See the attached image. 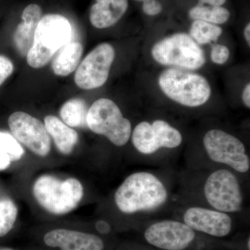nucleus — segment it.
<instances>
[{"label": "nucleus", "instance_id": "7c9ffc66", "mask_svg": "<svg viewBox=\"0 0 250 250\" xmlns=\"http://www.w3.org/2000/svg\"><path fill=\"white\" fill-rule=\"evenodd\" d=\"M248 250H250V237H249V238H248Z\"/></svg>", "mask_w": 250, "mask_h": 250}, {"label": "nucleus", "instance_id": "412c9836", "mask_svg": "<svg viewBox=\"0 0 250 250\" xmlns=\"http://www.w3.org/2000/svg\"><path fill=\"white\" fill-rule=\"evenodd\" d=\"M189 17L194 21H202L211 24H223L229 19V11L223 6H206L197 4L188 12Z\"/></svg>", "mask_w": 250, "mask_h": 250}, {"label": "nucleus", "instance_id": "bb28decb", "mask_svg": "<svg viewBox=\"0 0 250 250\" xmlns=\"http://www.w3.org/2000/svg\"><path fill=\"white\" fill-rule=\"evenodd\" d=\"M97 231L101 234H108L111 231V226L104 220H99L95 224Z\"/></svg>", "mask_w": 250, "mask_h": 250}, {"label": "nucleus", "instance_id": "2f4dec72", "mask_svg": "<svg viewBox=\"0 0 250 250\" xmlns=\"http://www.w3.org/2000/svg\"><path fill=\"white\" fill-rule=\"evenodd\" d=\"M136 1H145V0H136Z\"/></svg>", "mask_w": 250, "mask_h": 250}, {"label": "nucleus", "instance_id": "6e6552de", "mask_svg": "<svg viewBox=\"0 0 250 250\" xmlns=\"http://www.w3.org/2000/svg\"><path fill=\"white\" fill-rule=\"evenodd\" d=\"M204 191L207 202L215 210L226 213L242 210L241 185L236 176L228 169L212 172L206 181Z\"/></svg>", "mask_w": 250, "mask_h": 250}, {"label": "nucleus", "instance_id": "2eb2a0df", "mask_svg": "<svg viewBox=\"0 0 250 250\" xmlns=\"http://www.w3.org/2000/svg\"><path fill=\"white\" fill-rule=\"evenodd\" d=\"M42 18V9L39 5H28L22 11V22L18 24L14 34V45L22 57L27 56L34 42V34Z\"/></svg>", "mask_w": 250, "mask_h": 250}, {"label": "nucleus", "instance_id": "1a4fd4ad", "mask_svg": "<svg viewBox=\"0 0 250 250\" xmlns=\"http://www.w3.org/2000/svg\"><path fill=\"white\" fill-rule=\"evenodd\" d=\"M131 134L134 147L146 155L154 154L161 148L178 147L183 141L180 131L164 120L141 122Z\"/></svg>", "mask_w": 250, "mask_h": 250}, {"label": "nucleus", "instance_id": "9b49d317", "mask_svg": "<svg viewBox=\"0 0 250 250\" xmlns=\"http://www.w3.org/2000/svg\"><path fill=\"white\" fill-rule=\"evenodd\" d=\"M9 126L15 139L39 156H46L50 152V136L45 125L35 117L22 111L10 116Z\"/></svg>", "mask_w": 250, "mask_h": 250}, {"label": "nucleus", "instance_id": "6ab92c4d", "mask_svg": "<svg viewBox=\"0 0 250 250\" xmlns=\"http://www.w3.org/2000/svg\"><path fill=\"white\" fill-rule=\"evenodd\" d=\"M88 111L86 104L83 100L75 98L64 103L59 113L62 121L70 127H83L87 125Z\"/></svg>", "mask_w": 250, "mask_h": 250}, {"label": "nucleus", "instance_id": "423d86ee", "mask_svg": "<svg viewBox=\"0 0 250 250\" xmlns=\"http://www.w3.org/2000/svg\"><path fill=\"white\" fill-rule=\"evenodd\" d=\"M86 125L95 134L105 136L118 147L125 146L131 137V122L125 118L114 102L107 98L96 100L88 109Z\"/></svg>", "mask_w": 250, "mask_h": 250}, {"label": "nucleus", "instance_id": "4be33fe9", "mask_svg": "<svg viewBox=\"0 0 250 250\" xmlns=\"http://www.w3.org/2000/svg\"><path fill=\"white\" fill-rule=\"evenodd\" d=\"M223 34V29L216 24L202 21H194L190 28V37L199 45L216 42Z\"/></svg>", "mask_w": 250, "mask_h": 250}, {"label": "nucleus", "instance_id": "5701e85b", "mask_svg": "<svg viewBox=\"0 0 250 250\" xmlns=\"http://www.w3.org/2000/svg\"><path fill=\"white\" fill-rule=\"evenodd\" d=\"M18 215V208L9 199L0 200V237L12 229Z\"/></svg>", "mask_w": 250, "mask_h": 250}, {"label": "nucleus", "instance_id": "b1692460", "mask_svg": "<svg viewBox=\"0 0 250 250\" xmlns=\"http://www.w3.org/2000/svg\"><path fill=\"white\" fill-rule=\"evenodd\" d=\"M230 50L228 46L222 44H215L212 47L210 59L212 62L217 65L226 63L229 59Z\"/></svg>", "mask_w": 250, "mask_h": 250}, {"label": "nucleus", "instance_id": "7ed1b4c3", "mask_svg": "<svg viewBox=\"0 0 250 250\" xmlns=\"http://www.w3.org/2000/svg\"><path fill=\"white\" fill-rule=\"evenodd\" d=\"M158 83L167 98L187 107L205 104L211 95V88L205 77L182 69L170 67L164 70Z\"/></svg>", "mask_w": 250, "mask_h": 250}, {"label": "nucleus", "instance_id": "f03ea898", "mask_svg": "<svg viewBox=\"0 0 250 250\" xmlns=\"http://www.w3.org/2000/svg\"><path fill=\"white\" fill-rule=\"evenodd\" d=\"M72 26L62 15L47 14L42 16L34 34V42L27 54L29 66L43 67L57 52L70 42Z\"/></svg>", "mask_w": 250, "mask_h": 250}, {"label": "nucleus", "instance_id": "39448f33", "mask_svg": "<svg viewBox=\"0 0 250 250\" xmlns=\"http://www.w3.org/2000/svg\"><path fill=\"white\" fill-rule=\"evenodd\" d=\"M151 54L161 65L189 71L201 68L206 62L203 49L185 33H177L159 41L153 46Z\"/></svg>", "mask_w": 250, "mask_h": 250}, {"label": "nucleus", "instance_id": "a211bd4d", "mask_svg": "<svg viewBox=\"0 0 250 250\" xmlns=\"http://www.w3.org/2000/svg\"><path fill=\"white\" fill-rule=\"evenodd\" d=\"M83 52V45L79 42H70L63 46L52 62L54 73L58 76H68L79 66Z\"/></svg>", "mask_w": 250, "mask_h": 250}, {"label": "nucleus", "instance_id": "f257e3e1", "mask_svg": "<svg viewBox=\"0 0 250 250\" xmlns=\"http://www.w3.org/2000/svg\"><path fill=\"white\" fill-rule=\"evenodd\" d=\"M167 198L164 184L154 174L147 172L131 174L115 193L117 207L126 214L158 209L165 205Z\"/></svg>", "mask_w": 250, "mask_h": 250}, {"label": "nucleus", "instance_id": "473e14b6", "mask_svg": "<svg viewBox=\"0 0 250 250\" xmlns=\"http://www.w3.org/2000/svg\"><path fill=\"white\" fill-rule=\"evenodd\" d=\"M0 250H12L10 249H0Z\"/></svg>", "mask_w": 250, "mask_h": 250}, {"label": "nucleus", "instance_id": "9d476101", "mask_svg": "<svg viewBox=\"0 0 250 250\" xmlns=\"http://www.w3.org/2000/svg\"><path fill=\"white\" fill-rule=\"evenodd\" d=\"M116 52L107 42L100 44L90 52L77 67L75 82L79 88L93 90L103 86L109 76Z\"/></svg>", "mask_w": 250, "mask_h": 250}, {"label": "nucleus", "instance_id": "cd10ccee", "mask_svg": "<svg viewBox=\"0 0 250 250\" xmlns=\"http://www.w3.org/2000/svg\"><path fill=\"white\" fill-rule=\"evenodd\" d=\"M242 100L247 108H250V84L248 83L242 93Z\"/></svg>", "mask_w": 250, "mask_h": 250}, {"label": "nucleus", "instance_id": "ddd939ff", "mask_svg": "<svg viewBox=\"0 0 250 250\" xmlns=\"http://www.w3.org/2000/svg\"><path fill=\"white\" fill-rule=\"evenodd\" d=\"M184 223L194 231L222 238L232 230V219L228 213L204 207H192L184 214Z\"/></svg>", "mask_w": 250, "mask_h": 250}, {"label": "nucleus", "instance_id": "dca6fc26", "mask_svg": "<svg viewBox=\"0 0 250 250\" xmlns=\"http://www.w3.org/2000/svg\"><path fill=\"white\" fill-rule=\"evenodd\" d=\"M128 6V0H95L90 11V22L97 29L111 27L123 18Z\"/></svg>", "mask_w": 250, "mask_h": 250}, {"label": "nucleus", "instance_id": "0eeeda50", "mask_svg": "<svg viewBox=\"0 0 250 250\" xmlns=\"http://www.w3.org/2000/svg\"><path fill=\"white\" fill-rule=\"evenodd\" d=\"M206 152L210 160L229 166L245 173L250 167V159L244 144L238 138L220 129H211L203 138Z\"/></svg>", "mask_w": 250, "mask_h": 250}, {"label": "nucleus", "instance_id": "c85d7f7f", "mask_svg": "<svg viewBox=\"0 0 250 250\" xmlns=\"http://www.w3.org/2000/svg\"><path fill=\"white\" fill-rule=\"evenodd\" d=\"M198 4L208 5L211 6H223L227 0H198Z\"/></svg>", "mask_w": 250, "mask_h": 250}, {"label": "nucleus", "instance_id": "aec40b11", "mask_svg": "<svg viewBox=\"0 0 250 250\" xmlns=\"http://www.w3.org/2000/svg\"><path fill=\"white\" fill-rule=\"evenodd\" d=\"M24 154V149L13 135L0 131V170L8 168L12 161L20 160Z\"/></svg>", "mask_w": 250, "mask_h": 250}, {"label": "nucleus", "instance_id": "4468645a", "mask_svg": "<svg viewBox=\"0 0 250 250\" xmlns=\"http://www.w3.org/2000/svg\"><path fill=\"white\" fill-rule=\"evenodd\" d=\"M44 242L47 246L62 250H103L104 242L100 237L91 234L59 229L46 233Z\"/></svg>", "mask_w": 250, "mask_h": 250}, {"label": "nucleus", "instance_id": "20e7f679", "mask_svg": "<svg viewBox=\"0 0 250 250\" xmlns=\"http://www.w3.org/2000/svg\"><path fill=\"white\" fill-rule=\"evenodd\" d=\"M33 193L38 203L49 213L64 215L75 209L80 203L83 188L77 179L62 181L45 174L36 179Z\"/></svg>", "mask_w": 250, "mask_h": 250}, {"label": "nucleus", "instance_id": "f8f14e48", "mask_svg": "<svg viewBox=\"0 0 250 250\" xmlns=\"http://www.w3.org/2000/svg\"><path fill=\"white\" fill-rule=\"evenodd\" d=\"M145 238L151 246L164 250H184L193 242L195 231L177 220H165L146 229Z\"/></svg>", "mask_w": 250, "mask_h": 250}, {"label": "nucleus", "instance_id": "f3484780", "mask_svg": "<svg viewBox=\"0 0 250 250\" xmlns=\"http://www.w3.org/2000/svg\"><path fill=\"white\" fill-rule=\"evenodd\" d=\"M47 133L54 140L56 147L62 154H71L79 141V135L54 116H47L44 119Z\"/></svg>", "mask_w": 250, "mask_h": 250}, {"label": "nucleus", "instance_id": "c756f323", "mask_svg": "<svg viewBox=\"0 0 250 250\" xmlns=\"http://www.w3.org/2000/svg\"><path fill=\"white\" fill-rule=\"evenodd\" d=\"M244 37L248 46H250V23H248L244 29Z\"/></svg>", "mask_w": 250, "mask_h": 250}, {"label": "nucleus", "instance_id": "393cba45", "mask_svg": "<svg viewBox=\"0 0 250 250\" xmlns=\"http://www.w3.org/2000/svg\"><path fill=\"white\" fill-rule=\"evenodd\" d=\"M14 65L12 62L5 56L0 55V85L13 73Z\"/></svg>", "mask_w": 250, "mask_h": 250}, {"label": "nucleus", "instance_id": "a878e982", "mask_svg": "<svg viewBox=\"0 0 250 250\" xmlns=\"http://www.w3.org/2000/svg\"><path fill=\"white\" fill-rule=\"evenodd\" d=\"M143 2V11L147 16H157L163 11L162 4L157 0H145Z\"/></svg>", "mask_w": 250, "mask_h": 250}]
</instances>
